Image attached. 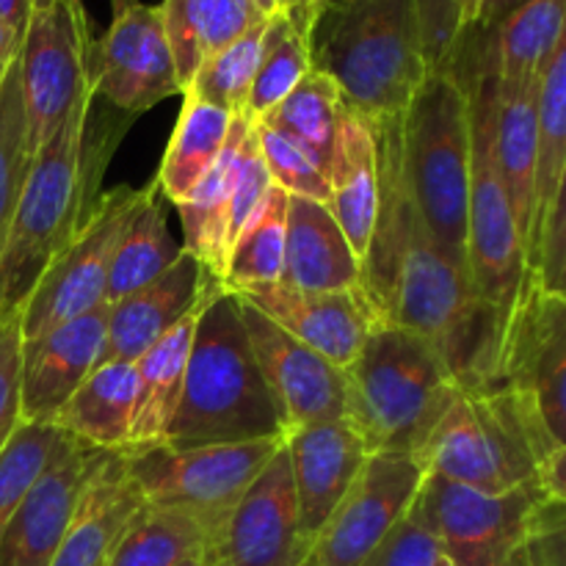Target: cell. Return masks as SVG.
<instances>
[{"mask_svg":"<svg viewBox=\"0 0 566 566\" xmlns=\"http://www.w3.org/2000/svg\"><path fill=\"white\" fill-rule=\"evenodd\" d=\"M92 97L75 105L64 125L33 155L9 235L0 249V324L20 318L28 296L66 243L97 208L99 180L127 119H105L88 138Z\"/></svg>","mask_w":566,"mask_h":566,"instance_id":"cell-1","label":"cell"},{"mask_svg":"<svg viewBox=\"0 0 566 566\" xmlns=\"http://www.w3.org/2000/svg\"><path fill=\"white\" fill-rule=\"evenodd\" d=\"M381 326L423 337L457 379L459 390L501 381L509 324L479 296L468 258L442 249L420 221H407L392 265Z\"/></svg>","mask_w":566,"mask_h":566,"instance_id":"cell-2","label":"cell"},{"mask_svg":"<svg viewBox=\"0 0 566 566\" xmlns=\"http://www.w3.org/2000/svg\"><path fill=\"white\" fill-rule=\"evenodd\" d=\"M285 420L254 359L235 293H210L199 307L186 381L164 446L171 451L282 440Z\"/></svg>","mask_w":566,"mask_h":566,"instance_id":"cell-3","label":"cell"},{"mask_svg":"<svg viewBox=\"0 0 566 566\" xmlns=\"http://www.w3.org/2000/svg\"><path fill=\"white\" fill-rule=\"evenodd\" d=\"M343 374V420L357 431L370 457H418L459 392L440 354L401 326H376Z\"/></svg>","mask_w":566,"mask_h":566,"instance_id":"cell-4","label":"cell"},{"mask_svg":"<svg viewBox=\"0 0 566 566\" xmlns=\"http://www.w3.org/2000/svg\"><path fill=\"white\" fill-rule=\"evenodd\" d=\"M313 66L359 114L403 116L429 77L415 0H346L313 31Z\"/></svg>","mask_w":566,"mask_h":566,"instance_id":"cell-5","label":"cell"},{"mask_svg":"<svg viewBox=\"0 0 566 566\" xmlns=\"http://www.w3.org/2000/svg\"><path fill=\"white\" fill-rule=\"evenodd\" d=\"M556 451L528 396L509 381L459 390L415 459L426 473L484 495H503L539 481Z\"/></svg>","mask_w":566,"mask_h":566,"instance_id":"cell-6","label":"cell"},{"mask_svg":"<svg viewBox=\"0 0 566 566\" xmlns=\"http://www.w3.org/2000/svg\"><path fill=\"white\" fill-rule=\"evenodd\" d=\"M401 158L409 193L429 235L468 258L473 125L470 88L457 72L431 70L401 116Z\"/></svg>","mask_w":566,"mask_h":566,"instance_id":"cell-7","label":"cell"},{"mask_svg":"<svg viewBox=\"0 0 566 566\" xmlns=\"http://www.w3.org/2000/svg\"><path fill=\"white\" fill-rule=\"evenodd\" d=\"M17 66L25 103L28 147L36 155L75 105L94 97V42L83 0H33Z\"/></svg>","mask_w":566,"mask_h":566,"instance_id":"cell-8","label":"cell"},{"mask_svg":"<svg viewBox=\"0 0 566 566\" xmlns=\"http://www.w3.org/2000/svg\"><path fill=\"white\" fill-rule=\"evenodd\" d=\"M280 448L282 440L188 448V451L155 446L130 448L125 451V459L144 503L193 514L213 534Z\"/></svg>","mask_w":566,"mask_h":566,"instance_id":"cell-9","label":"cell"},{"mask_svg":"<svg viewBox=\"0 0 566 566\" xmlns=\"http://www.w3.org/2000/svg\"><path fill=\"white\" fill-rule=\"evenodd\" d=\"M545 501L539 481L503 495H484L429 473L418 506L453 566H528L534 509Z\"/></svg>","mask_w":566,"mask_h":566,"instance_id":"cell-10","label":"cell"},{"mask_svg":"<svg viewBox=\"0 0 566 566\" xmlns=\"http://www.w3.org/2000/svg\"><path fill=\"white\" fill-rule=\"evenodd\" d=\"M147 188L116 186L103 191L92 219L64 247V252L50 263L42 280L28 296L20 313L22 340L44 335L55 326L75 321L105 304L111 260L130 224L133 213L142 205Z\"/></svg>","mask_w":566,"mask_h":566,"instance_id":"cell-11","label":"cell"},{"mask_svg":"<svg viewBox=\"0 0 566 566\" xmlns=\"http://www.w3.org/2000/svg\"><path fill=\"white\" fill-rule=\"evenodd\" d=\"M426 475L415 457L374 453L318 531L302 566H363L418 501Z\"/></svg>","mask_w":566,"mask_h":566,"instance_id":"cell-12","label":"cell"},{"mask_svg":"<svg viewBox=\"0 0 566 566\" xmlns=\"http://www.w3.org/2000/svg\"><path fill=\"white\" fill-rule=\"evenodd\" d=\"M307 536L285 446L243 492L202 551L205 566H302Z\"/></svg>","mask_w":566,"mask_h":566,"instance_id":"cell-13","label":"cell"},{"mask_svg":"<svg viewBox=\"0 0 566 566\" xmlns=\"http://www.w3.org/2000/svg\"><path fill=\"white\" fill-rule=\"evenodd\" d=\"M92 92L125 116L144 114L171 94H182L160 6L136 0L114 11L108 33L94 48Z\"/></svg>","mask_w":566,"mask_h":566,"instance_id":"cell-14","label":"cell"},{"mask_svg":"<svg viewBox=\"0 0 566 566\" xmlns=\"http://www.w3.org/2000/svg\"><path fill=\"white\" fill-rule=\"evenodd\" d=\"M503 381L539 412L551 440L566 446V296L531 280L509 326Z\"/></svg>","mask_w":566,"mask_h":566,"instance_id":"cell-15","label":"cell"},{"mask_svg":"<svg viewBox=\"0 0 566 566\" xmlns=\"http://www.w3.org/2000/svg\"><path fill=\"white\" fill-rule=\"evenodd\" d=\"M265 385L280 403L285 431L310 423H332L346 415V374L318 352L298 343L260 310L238 298Z\"/></svg>","mask_w":566,"mask_h":566,"instance_id":"cell-16","label":"cell"},{"mask_svg":"<svg viewBox=\"0 0 566 566\" xmlns=\"http://www.w3.org/2000/svg\"><path fill=\"white\" fill-rule=\"evenodd\" d=\"M108 304L22 340L20 412L22 423L53 426L55 415L75 396L103 359Z\"/></svg>","mask_w":566,"mask_h":566,"instance_id":"cell-17","label":"cell"},{"mask_svg":"<svg viewBox=\"0 0 566 566\" xmlns=\"http://www.w3.org/2000/svg\"><path fill=\"white\" fill-rule=\"evenodd\" d=\"M99 448L70 437L0 536V566H50L72 523Z\"/></svg>","mask_w":566,"mask_h":566,"instance_id":"cell-18","label":"cell"},{"mask_svg":"<svg viewBox=\"0 0 566 566\" xmlns=\"http://www.w3.org/2000/svg\"><path fill=\"white\" fill-rule=\"evenodd\" d=\"M224 287L191 252L182 249L166 274L108 307L103 363H138L180 321L197 313L205 298Z\"/></svg>","mask_w":566,"mask_h":566,"instance_id":"cell-19","label":"cell"},{"mask_svg":"<svg viewBox=\"0 0 566 566\" xmlns=\"http://www.w3.org/2000/svg\"><path fill=\"white\" fill-rule=\"evenodd\" d=\"M238 298L252 304L287 335L318 352L340 370L357 359L359 348L376 329L374 313L359 291L310 293L276 282L258 291L238 293Z\"/></svg>","mask_w":566,"mask_h":566,"instance_id":"cell-20","label":"cell"},{"mask_svg":"<svg viewBox=\"0 0 566 566\" xmlns=\"http://www.w3.org/2000/svg\"><path fill=\"white\" fill-rule=\"evenodd\" d=\"M282 446L291 459L304 531L310 539H315L337 503L346 497L348 486L354 484L370 453L346 420L287 429Z\"/></svg>","mask_w":566,"mask_h":566,"instance_id":"cell-21","label":"cell"},{"mask_svg":"<svg viewBox=\"0 0 566 566\" xmlns=\"http://www.w3.org/2000/svg\"><path fill=\"white\" fill-rule=\"evenodd\" d=\"M144 497L133 484L125 451H103L88 473L64 542L50 566H108Z\"/></svg>","mask_w":566,"mask_h":566,"instance_id":"cell-22","label":"cell"},{"mask_svg":"<svg viewBox=\"0 0 566 566\" xmlns=\"http://www.w3.org/2000/svg\"><path fill=\"white\" fill-rule=\"evenodd\" d=\"M363 263L329 205L287 193V243L282 285L310 293L359 291Z\"/></svg>","mask_w":566,"mask_h":566,"instance_id":"cell-23","label":"cell"},{"mask_svg":"<svg viewBox=\"0 0 566 566\" xmlns=\"http://www.w3.org/2000/svg\"><path fill=\"white\" fill-rule=\"evenodd\" d=\"M329 186L332 216L363 263L379 213V144L370 116L359 114L352 105L343 108L340 127H337Z\"/></svg>","mask_w":566,"mask_h":566,"instance_id":"cell-24","label":"cell"},{"mask_svg":"<svg viewBox=\"0 0 566 566\" xmlns=\"http://www.w3.org/2000/svg\"><path fill=\"white\" fill-rule=\"evenodd\" d=\"M495 158L506 186L514 219L525 241L528 258L531 221H534L536 160H539V77L503 86L497 83Z\"/></svg>","mask_w":566,"mask_h":566,"instance_id":"cell-25","label":"cell"},{"mask_svg":"<svg viewBox=\"0 0 566 566\" xmlns=\"http://www.w3.org/2000/svg\"><path fill=\"white\" fill-rule=\"evenodd\" d=\"M249 130H252V122L247 116H235L230 125V136L208 175L182 202L175 205L182 221V241H186L182 249L191 252L216 280H224L227 254H230L232 182H235L238 158H241V147Z\"/></svg>","mask_w":566,"mask_h":566,"instance_id":"cell-26","label":"cell"},{"mask_svg":"<svg viewBox=\"0 0 566 566\" xmlns=\"http://www.w3.org/2000/svg\"><path fill=\"white\" fill-rule=\"evenodd\" d=\"M160 14L182 92L205 61L271 17L254 0H164Z\"/></svg>","mask_w":566,"mask_h":566,"instance_id":"cell-27","label":"cell"},{"mask_svg":"<svg viewBox=\"0 0 566 566\" xmlns=\"http://www.w3.org/2000/svg\"><path fill=\"white\" fill-rule=\"evenodd\" d=\"M136 401V363H103L61 407L53 426L99 451H125L130 446Z\"/></svg>","mask_w":566,"mask_h":566,"instance_id":"cell-28","label":"cell"},{"mask_svg":"<svg viewBox=\"0 0 566 566\" xmlns=\"http://www.w3.org/2000/svg\"><path fill=\"white\" fill-rule=\"evenodd\" d=\"M219 291V287H216ZM205 304V302H202ZM197 313L175 326L164 340L155 343L147 354L136 363L138 368V401L136 418L130 429V448H155L164 446L166 431L177 412L186 381L188 354H191L193 329H197Z\"/></svg>","mask_w":566,"mask_h":566,"instance_id":"cell-29","label":"cell"},{"mask_svg":"<svg viewBox=\"0 0 566 566\" xmlns=\"http://www.w3.org/2000/svg\"><path fill=\"white\" fill-rule=\"evenodd\" d=\"M182 254L169 232V219H166V199L160 197L158 182L147 186L142 205L133 213L119 247H116L114 260H111L108 285H105V304L122 302L130 293L142 291L153 280L175 265Z\"/></svg>","mask_w":566,"mask_h":566,"instance_id":"cell-30","label":"cell"},{"mask_svg":"<svg viewBox=\"0 0 566 566\" xmlns=\"http://www.w3.org/2000/svg\"><path fill=\"white\" fill-rule=\"evenodd\" d=\"M182 97L186 103H182L180 119L171 130L169 147H166L158 180H155L160 197L171 205L182 202L208 175L230 136L232 119H235L224 108H216L205 99L191 97V94H182Z\"/></svg>","mask_w":566,"mask_h":566,"instance_id":"cell-31","label":"cell"},{"mask_svg":"<svg viewBox=\"0 0 566 566\" xmlns=\"http://www.w3.org/2000/svg\"><path fill=\"white\" fill-rule=\"evenodd\" d=\"M566 155V22L558 33L551 59L545 61L539 75V160H536V193L534 221L528 238V271L534 280L536 258H539L542 232L551 213L553 193Z\"/></svg>","mask_w":566,"mask_h":566,"instance_id":"cell-32","label":"cell"},{"mask_svg":"<svg viewBox=\"0 0 566 566\" xmlns=\"http://www.w3.org/2000/svg\"><path fill=\"white\" fill-rule=\"evenodd\" d=\"M343 108H346V99H343L340 86L326 72L313 66L304 81L258 122L298 144L329 177Z\"/></svg>","mask_w":566,"mask_h":566,"instance_id":"cell-33","label":"cell"},{"mask_svg":"<svg viewBox=\"0 0 566 566\" xmlns=\"http://www.w3.org/2000/svg\"><path fill=\"white\" fill-rule=\"evenodd\" d=\"M285 243H287V193L271 188L263 208L235 238L227 258L224 291L249 293L258 287L276 285L285 274Z\"/></svg>","mask_w":566,"mask_h":566,"instance_id":"cell-34","label":"cell"},{"mask_svg":"<svg viewBox=\"0 0 566 566\" xmlns=\"http://www.w3.org/2000/svg\"><path fill=\"white\" fill-rule=\"evenodd\" d=\"M208 536L210 528L193 514L144 503L108 566H180L202 556Z\"/></svg>","mask_w":566,"mask_h":566,"instance_id":"cell-35","label":"cell"},{"mask_svg":"<svg viewBox=\"0 0 566 566\" xmlns=\"http://www.w3.org/2000/svg\"><path fill=\"white\" fill-rule=\"evenodd\" d=\"M566 22V0H531L492 36L497 83L536 81Z\"/></svg>","mask_w":566,"mask_h":566,"instance_id":"cell-36","label":"cell"},{"mask_svg":"<svg viewBox=\"0 0 566 566\" xmlns=\"http://www.w3.org/2000/svg\"><path fill=\"white\" fill-rule=\"evenodd\" d=\"M310 70H313V39L298 31L282 11L271 14L263 59H260L243 116L249 122L263 119L304 81Z\"/></svg>","mask_w":566,"mask_h":566,"instance_id":"cell-37","label":"cell"},{"mask_svg":"<svg viewBox=\"0 0 566 566\" xmlns=\"http://www.w3.org/2000/svg\"><path fill=\"white\" fill-rule=\"evenodd\" d=\"M265 33H269V17L254 28H249L230 48L205 61L182 94L205 99V103L224 108L232 116H243L260 59H263Z\"/></svg>","mask_w":566,"mask_h":566,"instance_id":"cell-38","label":"cell"},{"mask_svg":"<svg viewBox=\"0 0 566 566\" xmlns=\"http://www.w3.org/2000/svg\"><path fill=\"white\" fill-rule=\"evenodd\" d=\"M66 440L70 434L59 426L20 423L14 437L6 442L0 451V536Z\"/></svg>","mask_w":566,"mask_h":566,"instance_id":"cell-39","label":"cell"},{"mask_svg":"<svg viewBox=\"0 0 566 566\" xmlns=\"http://www.w3.org/2000/svg\"><path fill=\"white\" fill-rule=\"evenodd\" d=\"M33 153L28 147V119L20 88V66H9L0 86V249L9 235L22 186L31 171Z\"/></svg>","mask_w":566,"mask_h":566,"instance_id":"cell-40","label":"cell"},{"mask_svg":"<svg viewBox=\"0 0 566 566\" xmlns=\"http://www.w3.org/2000/svg\"><path fill=\"white\" fill-rule=\"evenodd\" d=\"M252 127L274 186L291 193V197H304L329 205L332 186L324 169L298 144H293L282 133L271 130V127L260 125V122H252Z\"/></svg>","mask_w":566,"mask_h":566,"instance_id":"cell-41","label":"cell"},{"mask_svg":"<svg viewBox=\"0 0 566 566\" xmlns=\"http://www.w3.org/2000/svg\"><path fill=\"white\" fill-rule=\"evenodd\" d=\"M440 556V542L431 534L429 523L415 501L401 523L370 553L363 566H434Z\"/></svg>","mask_w":566,"mask_h":566,"instance_id":"cell-42","label":"cell"},{"mask_svg":"<svg viewBox=\"0 0 566 566\" xmlns=\"http://www.w3.org/2000/svg\"><path fill=\"white\" fill-rule=\"evenodd\" d=\"M20 374H22V335L20 318L0 324V451L20 429Z\"/></svg>","mask_w":566,"mask_h":566,"instance_id":"cell-43","label":"cell"},{"mask_svg":"<svg viewBox=\"0 0 566 566\" xmlns=\"http://www.w3.org/2000/svg\"><path fill=\"white\" fill-rule=\"evenodd\" d=\"M566 271V155L558 175L556 193H553L551 213H547L545 232H542L539 258H536L534 282L545 291L558 293Z\"/></svg>","mask_w":566,"mask_h":566,"instance_id":"cell-44","label":"cell"},{"mask_svg":"<svg viewBox=\"0 0 566 566\" xmlns=\"http://www.w3.org/2000/svg\"><path fill=\"white\" fill-rule=\"evenodd\" d=\"M415 6H418L426 61L431 70H442L462 36L457 0H415Z\"/></svg>","mask_w":566,"mask_h":566,"instance_id":"cell-45","label":"cell"},{"mask_svg":"<svg viewBox=\"0 0 566 566\" xmlns=\"http://www.w3.org/2000/svg\"><path fill=\"white\" fill-rule=\"evenodd\" d=\"M528 566H566V503L545 501L534 509L528 531Z\"/></svg>","mask_w":566,"mask_h":566,"instance_id":"cell-46","label":"cell"},{"mask_svg":"<svg viewBox=\"0 0 566 566\" xmlns=\"http://www.w3.org/2000/svg\"><path fill=\"white\" fill-rule=\"evenodd\" d=\"M539 486L545 492V497L566 503V446H558L545 459V464L539 470Z\"/></svg>","mask_w":566,"mask_h":566,"instance_id":"cell-47","label":"cell"},{"mask_svg":"<svg viewBox=\"0 0 566 566\" xmlns=\"http://www.w3.org/2000/svg\"><path fill=\"white\" fill-rule=\"evenodd\" d=\"M525 3H531V0H484L479 9V17H475L473 28H468V31L495 33L497 28H501L509 17L517 14Z\"/></svg>","mask_w":566,"mask_h":566,"instance_id":"cell-48","label":"cell"},{"mask_svg":"<svg viewBox=\"0 0 566 566\" xmlns=\"http://www.w3.org/2000/svg\"><path fill=\"white\" fill-rule=\"evenodd\" d=\"M326 0H280V11L298 28L302 33H307L313 39L315 22L324 14Z\"/></svg>","mask_w":566,"mask_h":566,"instance_id":"cell-49","label":"cell"},{"mask_svg":"<svg viewBox=\"0 0 566 566\" xmlns=\"http://www.w3.org/2000/svg\"><path fill=\"white\" fill-rule=\"evenodd\" d=\"M28 14H31V0H0V22L11 28L17 36L25 33Z\"/></svg>","mask_w":566,"mask_h":566,"instance_id":"cell-50","label":"cell"},{"mask_svg":"<svg viewBox=\"0 0 566 566\" xmlns=\"http://www.w3.org/2000/svg\"><path fill=\"white\" fill-rule=\"evenodd\" d=\"M20 42L22 36H17L11 28H6L3 22H0V86H3L6 72H9L11 64H14L17 53H20Z\"/></svg>","mask_w":566,"mask_h":566,"instance_id":"cell-51","label":"cell"},{"mask_svg":"<svg viewBox=\"0 0 566 566\" xmlns=\"http://www.w3.org/2000/svg\"><path fill=\"white\" fill-rule=\"evenodd\" d=\"M484 0H457L459 6V28H462V33L468 31V28H473L475 17H479V9Z\"/></svg>","mask_w":566,"mask_h":566,"instance_id":"cell-52","label":"cell"},{"mask_svg":"<svg viewBox=\"0 0 566 566\" xmlns=\"http://www.w3.org/2000/svg\"><path fill=\"white\" fill-rule=\"evenodd\" d=\"M254 3H258L265 14H276V11H280V0H254Z\"/></svg>","mask_w":566,"mask_h":566,"instance_id":"cell-53","label":"cell"},{"mask_svg":"<svg viewBox=\"0 0 566 566\" xmlns=\"http://www.w3.org/2000/svg\"><path fill=\"white\" fill-rule=\"evenodd\" d=\"M127 3H136V0H111V9L119 11V9H125Z\"/></svg>","mask_w":566,"mask_h":566,"instance_id":"cell-54","label":"cell"},{"mask_svg":"<svg viewBox=\"0 0 566 566\" xmlns=\"http://www.w3.org/2000/svg\"><path fill=\"white\" fill-rule=\"evenodd\" d=\"M180 566H205V564H202V556H197V558H191V562H186V564H180Z\"/></svg>","mask_w":566,"mask_h":566,"instance_id":"cell-55","label":"cell"},{"mask_svg":"<svg viewBox=\"0 0 566 566\" xmlns=\"http://www.w3.org/2000/svg\"><path fill=\"white\" fill-rule=\"evenodd\" d=\"M346 0H326V9H335V6H343Z\"/></svg>","mask_w":566,"mask_h":566,"instance_id":"cell-56","label":"cell"},{"mask_svg":"<svg viewBox=\"0 0 566 566\" xmlns=\"http://www.w3.org/2000/svg\"><path fill=\"white\" fill-rule=\"evenodd\" d=\"M434 566H453V564H451V562H448V558H442V556H440V562H437Z\"/></svg>","mask_w":566,"mask_h":566,"instance_id":"cell-57","label":"cell"},{"mask_svg":"<svg viewBox=\"0 0 566 566\" xmlns=\"http://www.w3.org/2000/svg\"><path fill=\"white\" fill-rule=\"evenodd\" d=\"M558 293H564L566 296V271H564V280H562V287H558Z\"/></svg>","mask_w":566,"mask_h":566,"instance_id":"cell-58","label":"cell"},{"mask_svg":"<svg viewBox=\"0 0 566 566\" xmlns=\"http://www.w3.org/2000/svg\"><path fill=\"white\" fill-rule=\"evenodd\" d=\"M31 3H33V0H31Z\"/></svg>","mask_w":566,"mask_h":566,"instance_id":"cell-59","label":"cell"}]
</instances>
